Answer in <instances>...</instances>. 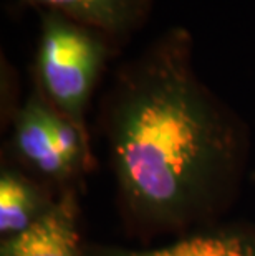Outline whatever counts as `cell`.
Wrapping results in <instances>:
<instances>
[{
    "instance_id": "6da1fadb",
    "label": "cell",
    "mask_w": 255,
    "mask_h": 256,
    "mask_svg": "<svg viewBox=\"0 0 255 256\" xmlns=\"http://www.w3.org/2000/svg\"><path fill=\"white\" fill-rule=\"evenodd\" d=\"M192 36L174 26L119 70L103 102V129L118 195L149 232L210 216L243 160L242 124L199 78Z\"/></svg>"
},
{
    "instance_id": "7a4b0ae2",
    "label": "cell",
    "mask_w": 255,
    "mask_h": 256,
    "mask_svg": "<svg viewBox=\"0 0 255 256\" xmlns=\"http://www.w3.org/2000/svg\"><path fill=\"white\" fill-rule=\"evenodd\" d=\"M40 14L35 84L55 110L86 132L85 112L116 43L58 14Z\"/></svg>"
},
{
    "instance_id": "3957f363",
    "label": "cell",
    "mask_w": 255,
    "mask_h": 256,
    "mask_svg": "<svg viewBox=\"0 0 255 256\" xmlns=\"http://www.w3.org/2000/svg\"><path fill=\"white\" fill-rule=\"evenodd\" d=\"M55 106L35 84L14 118V144L19 156L37 172L48 178L68 177L73 168L57 149L53 136Z\"/></svg>"
},
{
    "instance_id": "277c9868",
    "label": "cell",
    "mask_w": 255,
    "mask_h": 256,
    "mask_svg": "<svg viewBox=\"0 0 255 256\" xmlns=\"http://www.w3.org/2000/svg\"><path fill=\"white\" fill-rule=\"evenodd\" d=\"M40 12L58 14L101 32L119 43L139 30L149 18L154 0H19Z\"/></svg>"
},
{
    "instance_id": "5b68a950",
    "label": "cell",
    "mask_w": 255,
    "mask_h": 256,
    "mask_svg": "<svg viewBox=\"0 0 255 256\" xmlns=\"http://www.w3.org/2000/svg\"><path fill=\"white\" fill-rule=\"evenodd\" d=\"M0 256H85L75 195L65 194L34 226L2 240Z\"/></svg>"
},
{
    "instance_id": "8992f818",
    "label": "cell",
    "mask_w": 255,
    "mask_h": 256,
    "mask_svg": "<svg viewBox=\"0 0 255 256\" xmlns=\"http://www.w3.org/2000/svg\"><path fill=\"white\" fill-rule=\"evenodd\" d=\"M85 256H255V226L234 225L197 233L159 248L134 250L121 246L83 248Z\"/></svg>"
},
{
    "instance_id": "52a82bcc",
    "label": "cell",
    "mask_w": 255,
    "mask_h": 256,
    "mask_svg": "<svg viewBox=\"0 0 255 256\" xmlns=\"http://www.w3.org/2000/svg\"><path fill=\"white\" fill-rule=\"evenodd\" d=\"M53 202L39 184L14 168L0 174V233L2 240L17 236L34 226Z\"/></svg>"
}]
</instances>
